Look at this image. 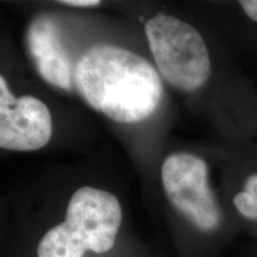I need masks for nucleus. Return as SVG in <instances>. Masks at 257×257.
I'll return each instance as SVG.
<instances>
[{
    "label": "nucleus",
    "mask_w": 257,
    "mask_h": 257,
    "mask_svg": "<svg viewBox=\"0 0 257 257\" xmlns=\"http://www.w3.org/2000/svg\"><path fill=\"white\" fill-rule=\"evenodd\" d=\"M161 176L167 198L186 219L202 231L219 226L221 212L208 186L204 160L188 153L172 154L163 162Z\"/></svg>",
    "instance_id": "obj_4"
},
{
    "label": "nucleus",
    "mask_w": 257,
    "mask_h": 257,
    "mask_svg": "<svg viewBox=\"0 0 257 257\" xmlns=\"http://www.w3.org/2000/svg\"><path fill=\"white\" fill-rule=\"evenodd\" d=\"M121 223V207L111 193L79 188L70 198L66 220L44 234L38 257H83L87 250L104 253L113 248Z\"/></svg>",
    "instance_id": "obj_2"
},
{
    "label": "nucleus",
    "mask_w": 257,
    "mask_h": 257,
    "mask_svg": "<svg viewBox=\"0 0 257 257\" xmlns=\"http://www.w3.org/2000/svg\"><path fill=\"white\" fill-rule=\"evenodd\" d=\"M146 35L161 75L173 87L195 91L211 74L205 41L192 25L168 15H157L146 23Z\"/></svg>",
    "instance_id": "obj_3"
},
{
    "label": "nucleus",
    "mask_w": 257,
    "mask_h": 257,
    "mask_svg": "<svg viewBox=\"0 0 257 257\" xmlns=\"http://www.w3.org/2000/svg\"><path fill=\"white\" fill-rule=\"evenodd\" d=\"M25 42L40 75L55 87L70 91L72 68L59 37L56 24L49 17H38L29 25Z\"/></svg>",
    "instance_id": "obj_6"
},
{
    "label": "nucleus",
    "mask_w": 257,
    "mask_h": 257,
    "mask_svg": "<svg viewBox=\"0 0 257 257\" xmlns=\"http://www.w3.org/2000/svg\"><path fill=\"white\" fill-rule=\"evenodd\" d=\"M74 82L83 100L118 123L149 118L162 98L155 68L133 51L113 46L89 49L76 64Z\"/></svg>",
    "instance_id": "obj_1"
},
{
    "label": "nucleus",
    "mask_w": 257,
    "mask_h": 257,
    "mask_svg": "<svg viewBox=\"0 0 257 257\" xmlns=\"http://www.w3.org/2000/svg\"><path fill=\"white\" fill-rule=\"evenodd\" d=\"M60 3L62 5L74 6V8H94L101 4L99 0H62Z\"/></svg>",
    "instance_id": "obj_8"
},
{
    "label": "nucleus",
    "mask_w": 257,
    "mask_h": 257,
    "mask_svg": "<svg viewBox=\"0 0 257 257\" xmlns=\"http://www.w3.org/2000/svg\"><path fill=\"white\" fill-rule=\"evenodd\" d=\"M53 120L43 101L31 95L15 98L0 76V148L15 152L38 150L49 142Z\"/></svg>",
    "instance_id": "obj_5"
},
{
    "label": "nucleus",
    "mask_w": 257,
    "mask_h": 257,
    "mask_svg": "<svg viewBox=\"0 0 257 257\" xmlns=\"http://www.w3.org/2000/svg\"><path fill=\"white\" fill-rule=\"evenodd\" d=\"M240 5H242L245 14L252 21L257 22V0H243V2H240Z\"/></svg>",
    "instance_id": "obj_9"
},
{
    "label": "nucleus",
    "mask_w": 257,
    "mask_h": 257,
    "mask_svg": "<svg viewBox=\"0 0 257 257\" xmlns=\"http://www.w3.org/2000/svg\"><path fill=\"white\" fill-rule=\"evenodd\" d=\"M233 204L243 217L257 219V175L246 179L244 191L234 195Z\"/></svg>",
    "instance_id": "obj_7"
}]
</instances>
